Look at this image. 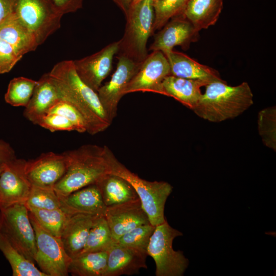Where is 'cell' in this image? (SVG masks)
<instances>
[{"mask_svg":"<svg viewBox=\"0 0 276 276\" xmlns=\"http://www.w3.org/2000/svg\"><path fill=\"white\" fill-rule=\"evenodd\" d=\"M142 1V0H132L131 4L136 3V2H137L139 1ZM151 1H152L153 2H157V1H159V0H151Z\"/></svg>","mask_w":276,"mask_h":276,"instance_id":"7bdbcfd3","label":"cell"},{"mask_svg":"<svg viewBox=\"0 0 276 276\" xmlns=\"http://www.w3.org/2000/svg\"><path fill=\"white\" fill-rule=\"evenodd\" d=\"M208 84L200 80L169 75L165 77L162 83L163 95L173 97L192 110L202 95L201 87Z\"/></svg>","mask_w":276,"mask_h":276,"instance_id":"7402d4cb","label":"cell"},{"mask_svg":"<svg viewBox=\"0 0 276 276\" xmlns=\"http://www.w3.org/2000/svg\"><path fill=\"white\" fill-rule=\"evenodd\" d=\"M162 29L149 48L152 52L159 51L165 54L177 45L186 50L199 37V31L183 15L171 19Z\"/></svg>","mask_w":276,"mask_h":276,"instance_id":"9a60e30c","label":"cell"},{"mask_svg":"<svg viewBox=\"0 0 276 276\" xmlns=\"http://www.w3.org/2000/svg\"><path fill=\"white\" fill-rule=\"evenodd\" d=\"M114 243L104 216H98L94 221L85 246L80 254L108 251Z\"/></svg>","mask_w":276,"mask_h":276,"instance_id":"83f0119b","label":"cell"},{"mask_svg":"<svg viewBox=\"0 0 276 276\" xmlns=\"http://www.w3.org/2000/svg\"><path fill=\"white\" fill-rule=\"evenodd\" d=\"M26 160L15 158L5 165L0 176V210L26 203L32 185L25 171Z\"/></svg>","mask_w":276,"mask_h":276,"instance_id":"7c38bea8","label":"cell"},{"mask_svg":"<svg viewBox=\"0 0 276 276\" xmlns=\"http://www.w3.org/2000/svg\"><path fill=\"white\" fill-rule=\"evenodd\" d=\"M62 15L75 12L81 9L84 0H47Z\"/></svg>","mask_w":276,"mask_h":276,"instance_id":"74e56055","label":"cell"},{"mask_svg":"<svg viewBox=\"0 0 276 276\" xmlns=\"http://www.w3.org/2000/svg\"><path fill=\"white\" fill-rule=\"evenodd\" d=\"M190 0H159L153 2V31L161 29L171 19L182 15Z\"/></svg>","mask_w":276,"mask_h":276,"instance_id":"4dcf8cb0","label":"cell"},{"mask_svg":"<svg viewBox=\"0 0 276 276\" xmlns=\"http://www.w3.org/2000/svg\"><path fill=\"white\" fill-rule=\"evenodd\" d=\"M36 239L35 263L47 276H67L72 259L67 254L60 237L44 229L29 213Z\"/></svg>","mask_w":276,"mask_h":276,"instance_id":"9c48e42d","label":"cell"},{"mask_svg":"<svg viewBox=\"0 0 276 276\" xmlns=\"http://www.w3.org/2000/svg\"><path fill=\"white\" fill-rule=\"evenodd\" d=\"M97 217L89 214L77 213L71 215L67 219L60 238L67 254L71 259L82 251Z\"/></svg>","mask_w":276,"mask_h":276,"instance_id":"ffe728a7","label":"cell"},{"mask_svg":"<svg viewBox=\"0 0 276 276\" xmlns=\"http://www.w3.org/2000/svg\"><path fill=\"white\" fill-rule=\"evenodd\" d=\"M155 228L151 223L137 226L123 235L117 244L147 253L150 239Z\"/></svg>","mask_w":276,"mask_h":276,"instance_id":"836d02e7","label":"cell"},{"mask_svg":"<svg viewBox=\"0 0 276 276\" xmlns=\"http://www.w3.org/2000/svg\"><path fill=\"white\" fill-rule=\"evenodd\" d=\"M0 232L26 258L35 262V234L25 203L0 210Z\"/></svg>","mask_w":276,"mask_h":276,"instance_id":"52a82bcc","label":"cell"},{"mask_svg":"<svg viewBox=\"0 0 276 276\" xmlns=\"http://www.w3.org/2000/svg\"><path fill=\"white\" fill-rule=\"evenodd\" d=\"M170 75V65L164 54L159 51H152L143 61L125 89L124 95L136 91L163 95V81Z\"/></svg>","mask_w":276,"mask_h":276,"instance_id":"8fae6325","label":"cell"},{"mask_svg":"<svg viewBox=\"0 0 276 276\" xmlns=\"http://www.w3.org/2000/svg\"><path fill=\"white\" fill-rule=\"evenodd\" d=\"M0 38L11 45L22 56L38 46L34 35L12 12L0 25Z\"/></svg>","mask_w":276,"mask_h":276,"instance_id":"603a6c76","label":"cell"},{"mask_svg":"<svg viewBox=\"0 0 276 276\" xmlns=\"http://www.w3.org/2000/svg\"><path fill=\"white\" fill-rule=\"evenodd\" d=\"M104 216L114 242L131 229L150 223L140 199L107 206Z\"/></svg>","mask_w":276,"mask_h":276,"instance_id":"2e32d148","label":"cell"},{"mask_svg":"<svg viewBox=\"0 0 276 276\" xmlns=\"http://www.w3.org/2000/svg\"><path fill=\"white\" fill-rule=\"evenodd\" d=\"M118 58L116 70L110 80L101 85L97 91L102 107L111 123L117 116L118 104L124 95L125 89L143 62H136L123 56Z\"/></svg>","mask_w":276,"mask_h":276,"instance_id":"30bf717a","label":"cell"},{"mask_svg":"<svg viewBox=\"0 0 276 276\" xmlns=\"http://www.w3.org/2000/svg\"><path fill=\"white\" fill-rule=\"evenodd\" d=\"M64 153L67 161V169L54 187L60 199L81 188L96 184L110 173L104 146L87 144Z\"/></svg>","mask_w":276,"mask_h":276,"instance_id":"7a4b0ae2","label":"cell"},{"mask_svg":"<svg viewBox=\"0 0 276 276\" xmlns=\"http://www.w3.org/2000/svg\"><path fill=\"white\" fill-rule=\"evenodd\" d=\"M49 73L55 81L62 99L73 105L83 116L89 134H97L110 125L111 122L97 92L81 80L75 70L73 60L57 63Z\"/></svg>","mask_w":276,"mask_h":276,"instance_id":"6da1fadb","label":"cell"},{"mask_svg":"<svg viewBox=\"0 0 276 276\" xmlns=\"http://www.w3.org/2000/svg\"><path fill=\"white\" fill-rule=\"evenodd\" d=\"M106 206L139 199L131 184L122 177L108 173L96 183Z\"/></svg>","mask_w":276,"mask_h":276,"instance_id":"cb8c5ba5","label":"cell"},{"mask_svg":"<svg viewBox=\"0 0 276 276\" xmlns=\"http://www.w3.org/2000/svg\"><path fill=\"white\" fill-rule=\"evenodd\" d=\"M14 0H0V25L12 13Z\"/></svg>","mask_w":276,"mask_h":276,"instance_id":"ab89813d","label":"cell"},{"mask_svg":"<svg viewBox=\"0 0 276 276\" xmlns=\"http://www.w3.org/2000/svg\"><path fill=\"white\" fill-rule=\"evenodd\" d=\"M197 105L192 109L199 117L211 122H221L241 114L254 104V95L246 82L232 86L224 81L205 86Z\"/></svg>","mask_w":276,"mask_h":276,"instance_id":"3957f363","label":"cell"},{"mask_svg":"<svg viewBox=\"0 0 276 276\" xmlns=\"http://www.w3.org/2000/svg\"><path fill=\"white\" fill-rule=\"evenodd\" d=\"M119 41L112 42L98 52L73 60L75 70L81 80L97 91L112 68L114 56L118 53Z\"/></svg>","mask_w":276,"mask_h":276,"instance_id":"4fadbf2b","label":"cell"},{"mask_svg":"<svg viewBox=\"0 0 276 276\" xmlns=\"http://www.w3.org/2000/svg\"><path fill=\"white\" fill-rule=\"evenodd\" d=\"M258 129L263 144L276 151V107L260 110L258 115Z\"/></svg>","mask_w":276,"mask_h":276,"instance_id":"1f68e13d","label":"cell"},{"mask_svg":"<svg viewBox=\"0 0 276 276\" xmlns=\"http://www.w3.org/2000/svg\"><path fill=\"white\" fill-rule=\"evenodd\" d=\"M104 146L110 173L122 177L131 184L152 225L156 226L164 223L166 220L165 205L172 192V186L166 181H150L140 178L121 163L107 146Z\"/></svg>","mask_w":276,"mask_h":276,"instance_id":"277c9868","label":"cell"},{"mask_svg":"<svg viewBox=\"0 0 276 276\" xmlns=\"http://www.w3.org/2000/svg\"><path fill=\"white\" fill-rule=\"evenodd\" d=\"M223 0H190L182 15L200 31L217 21Z\"/></svg>","mask_w":276,"mask_h":276,"instance_id":"d4e9b609","label":"cell"},{"mask_svg":"<svg viewBox=\"0 0 276 276\" xmlns=\"http://www.w3.org/2000/svg\"><path fill=\"white\" fill-rule=\"evenodd\" d=\"M37 81L24 77L12 79L5 95V101L10 105L26 107L29 103Z\"/></svg>","mask_w":276,"mask_h":276,"instance_id":"f546056e","label":"cell"},{"mask_svg":"<svg viewBox=\"0 0 276 276\" xmlns=\"http://www.w3.org/2000/svg\"><path fill=\"white\" fill-rule=\"evenodd\" d=\"M126 24L122 38L119 40L118 56H123L142 62L147 57V41L154 33L153 2L142 0L131 4L125 15Z\"/></svg>","mask_w":276,"mask_h":276,"instance_id":"5b68a950","label":"cell"},{"mask_svg":"<svg viewBox=\"0 0 276 276\" xmlns=\"http://www.w3.org/2000/svg\"><path fill=\"white\" fill-rule=\"evenodd\" d=\"M61 200V208L71 214L82 213L104 216L107 208L96 184L76 190Z\"/></svg>","mask_w":276,"mask_h":276,"instance_id":"44dd1931","label":"cell"},{"mask_svg":"<svg viewBox=\"0 0 276 276\" xmlns=\"http://www.w3.org/2000/svg\"><path fill=\"white\" fill-rule=\"evenodd\" d=\"M113 2L121 9L125 16L127 14L132 3V0H112Z\"/></svg>","mask_w":276,"mask_h":276,"instance_id":"60d3db41","label":"cell"},{"mask_svg":"<svg viewBox=\"0 0 276 276\" xmlns=\"http://www.w3.org/2000/svg\"><path fill=\"white\" fill-rule=\"evenodd\" d=\"M38 125L51 132L75 131L73 125L65 117L54 113H47L37 121Z\"/></svg>","mask_w":276,"mask_h":276,"instance_id":"d590c367","label":"cell"},{"mask_svg":"<svg viewBox=\"0 0 276 276\" xmlns=\"http://www.w3.org/2000/svg\"><path fill=\"white\" fill-rule=\"evenodd\" d=\"M146 252L114 242L108 251L107 268L104 276L131 275L147 268Z\"/></svg>","mask_w":276,"mask_h":276,"instance_id":"ac0fdd59","label":"cell"},{"mask_svg":"<svg viewBox=\"0 0 276 276\" xmlns=\"http://www.w3.org/2000/svg\"><path fill=\"white\" fill-rule=\"evenodd\" d=\"M107 259L108 251L80 254L72 259L68 273L73 276H104Z\"/></svg>","mask_w":276,"mask_h":276,"instance_id":"484cf974","label":"cell"},{"mask_svg":"<svg viewBox=\"0 0 276 276\" xmlns=\"http://www.w3.org/2000/svg\"><path fill=\"white\" fill-rule=\"evenodd\" d=\"M12 13L34 35L38 45L60 28L63 16L47 0H14Z\"/></svg>","mask_w":276,"mask_h":276,"instance_id":"ba28073f","label":"cell"},{"mask_svg":"<svg viewBox=\"0 0 276 276\" xmlns=\"http://www.w3.org/2000/svg\"><path fill=\"white\" fill-rule=\"evenodd\" d=\"M67 167L64 153L48 152L26 160L25 171L32 186L54 188L63 177Z\"/></svg>","mask_w":276,"mask_h":276,"instance_id":"5bb4252c","label":"cell"},{"mask_svg":"<svg viewBox=\"0 0 276 276\" xmlns=\"http://www.w3.org/2000/svg\"><path fill=\"white\" fill-rule=\"evenodd\" d=\"M27 206L40 209L53 210L62 208L60 198L54 188L32 186L25 203Z\"/></svg>","mask_w":276,"mask_h":276,"instance_id":"d6a6232c","label":"cell"},{"mask_svg":"<svg viewBox=\"0 0 276 276\" xmlns=\"http://www.w3.org/2000/svg\"><path fill=\"white\" fill-rule=\"evenodd\" d=\"M0 250L9 262L13 276H47L16 249L0 232Z\"/></svg>","mask_w":276,"mask_h":276,"instance_id":"4316f807","label":"cell"},{"mask_svg":"<svg viewBox=\"0 0 276 276\" xmlns=\"http://www.w3.org/2000/svg\"><path fill=\"white\" fill-rule=\"evenodd\" d=\"M5 165H6V164H0V176H1V175L3 171L4 170V168H5Z\"/></svg>","mask_w":276,"mask_h":276,"instance_id":"b9f144b4","label":"cell"},{"mask_svg":"<svg viewBox=\"0 0 276 276\" xmlns=\"http://www.w3.org/2000/svg\"><path fill=\"white\" fill-rule=\"evenodd\" d=\"M16 158L15 151L11 145L0 140V164H6Z\"/></svg>","mask_w":276,"mask_h":276,"instance_id":"f35d334b","label":"cell"},{"mask_svg":"<svg viewBox=\"0 0 276 276\" xmlns=\"http://www.w3.org/2000/svg\"><path fill=\"white\" fill-rule=\"evenodd\" d=\"M170 67V75L188 79L200 80L208 84L224 81L216 70L202 64L186 54L171 51L164 54Z\"/></svg>","mask_w":276,"mask_h":276,"instance_id":"d6986e66","label":"cell"},{"mask_svg":"<svg viewBox=\"0 0 276 276\" xmlns=\"http://www.w3.org/2000/svg\"><path fill=\"white\" fill-rule=\"evenodd\" d=\"M60 100L62 96L55 81L49 73L44 74L37 81L33 95L25 107L24 116L36 125L39 119Z\"/></svg>","mask_w":276,"mask_h":276,"instance_id":"e0dca14e","label":"cell"},{"mask_svg":"<svg viewBox=\"0 0 276 276\" xmlns=\"http://www.w3.org/2000/svg\"><path fill=\"white\" fill-rule=\"evenodd\" d=\"M48 113L60 114L67 119L74 126L75 131L83 133L87 132L85 121L80 112L70 103L60 100L54 104Z\"/></svg>","mask_w":276,"mask_h":276,"instance_id":"e575fe53","label":"cell"},{"mask_svg":"<svg viewBox=\"0 0 276 276\" xmlns=\"http://www.w3.org/2000/svg\"><path fill=\"white\" fill-rule=\"evenodd\" d=\"M182 233L166 220L155 226L147 249L155 263L156 276H182L189 265L183 252L173 248V240Z\"/></svg>","mask_w":276,"mask_h":276,"instance_id":"8992f818","label":"cell"},{"mask_svg":"<svg viewBox=\"0 0 276 276\" xmlns=\"http://www.w3.org/2000/svg\"><path fill=\"white\" fill-rule=\"evenodd\" d=\"M27 207L29 213L44 229L58 237H60L65 223L72 215L62 208L47 210Z\"/></svg>","mask_w":276,"mask_h":276,"instance_id":"f1b7e54d","label":"cell"},{"mask_svg":"<svg viewBox=\"0 0 276 276\" xmlns=\"http://www.w3.org/2000/svg\"><path fill=\"white\" fill-rule=\"evenodd\" d=\"M22 57L11 45L0 38V74L10 72Z\"/></svg>","mask_w":276,"mask_h":276,"instance_id":"8d00e7d4","label":"cell"}]
</instances>
